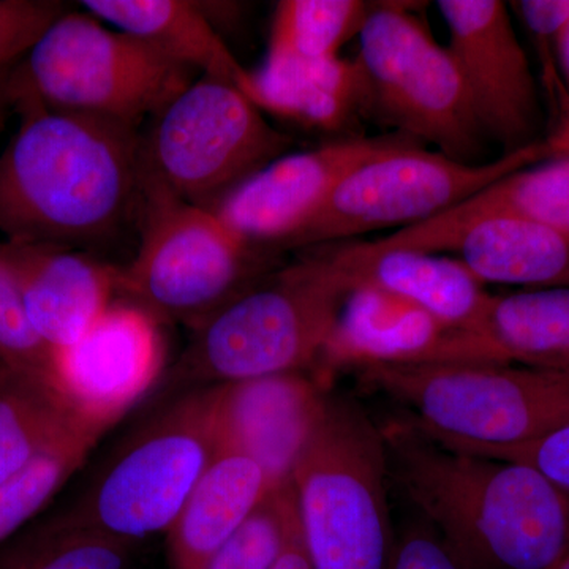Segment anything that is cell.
<instances>
[{
  "instance_id": "9c48e42d",
  "label": "cell",
  "mask_w": 569,
  "mask_h": 569,
  "mask_svg": "<svg viewBox=\"0 0 569 569\" xmlns=\"http://www.w3.org/2000/svg\"><path fill=\"white\" fill-rule=\"evenodd\" d=\"M291 144L238 86L201 74L153 116L142 137V178L212 211Z\"/></svg>"
},
{
  "instance_id": "ab89813d",
  "label": "cell",
  "mask_w": 569,
  "mask_h": 569,
  "mask_svg": "<svg viewBox=\"0 0 569 569\" xmlns=\"http://www.w3.org/2000/svg\"><path fill=\"white\" fill-rule=\"evenodd\" d=\"M549 569H569V553H567L563 559L557 561L556 565H552Z\"/></svg>"
},
{
  "instance_id": "8d00e7d4",
  "label": "cell",
  "mask_w": 569,
  "mask_h": 569,
  "mask_svg": "<svg viewBox=\"0 0 569 569\" xmlns=\"http://www.w3.org/2000/svg\"><path fill=\"white\" fill-rule=\"evenodd\" d=\"M274 569H312L307 560L305 546H302L301 531L296 535L293 541L284 550L282 559L279 560Z\"/></svg>"
},
{
  "instance_id": "1f68e13d",
  "label": "cell",
  "mask_w": 569,
  "mask_h": 569,
  "mask_svg": "<svg viewBox=\"0 0 569 569\" xmlns=\"http://www.w3.org/2000/svg\"><path fill=\"white\" fill-rule=\"evenodd\" d=\"M447 447V445H445ZM471 455L523 463L569 492V425L549 436L515 447H448Z\"/></svg>"
},
{
  "instance_id": "83f0119b",
  "label": "cell",
  "mask_w": 569,
  "mask_h": 569,
  "mask_svg": "<svg viewBox=\"0 0 569 569\" xmlns=\"http://www.w3.org/2000/svg\"><path fill=\"white\" fill-rule=\"evenodd\" d=\"M102 437L89 427H78L0 485V545L37 519Z\"/></svg>"
},
{
  "instance_id": "4316f807",
  "label": "cell",
  "mask_w": 569,
  "mask_h": 569,
  "mask_svg": "<svg viewBox=\"0 0 569 569\" xmlns=\"http://www.w3.org/2000/svg\"><path fill=\"white\" fill-rule=\"evenodd\" d=\"M372 3L365 0H282L272 17L266 58L325 61L339 58L359 36Z\"/></svg>"
},
{
  "instance_id": "ac0fdd59",
  "label": "cell",
  "mask_w": 569,
  "mask_h": 569,
  "mask_svg": "<svg viewBox=\"0 0 569 569\" xmlns=\"http://www.w3.org/2000/svg\"><path fill=\"white\" fill-rule=\"evenodd\" d=\"M351 290L377 288L406 299L447 329L473 323L490 293L459 258L408 249H378L367 242L328 250Z\"/></svg>"
},
{
  "instance_id": "cb8c5ba5",
  "label": "cell",
  "mask_w": 569,
  "mask_h": 569,
  "mask_svg": "<svg viewBox=\"0 0 569 569\" xmlns=\"http://www.w3.org/2000/svg\"><path fill=\"white\" fill-rule=\"evenodd\" d=\"M455 252L485 284L569 288V236L545 224L490 217L468 228Z\"/></svg>"
},
{
  "instance_id": "f546056e",
  "label": "cell",
  "mask_w": 569,
  "mask_h": 569,
  "mask_svg": "<svg viewBox=\"0 0 569 569\" xmlns=\"http://www.w3.org/2000/svg\"><path fill=\"white\" fill-rule=\"evenodd\" d=\"M52 351L33 331L17 276L0 250V362L51 381Z\"/></svg>"
},
{
  "instance_id": "7c38bea8",
  "label": "cell",
  "mask_w": 569,
  "mask_h": 569,
  "mask_svg": "<svg viewBox=\"0 0 569 569\" xmlns=\"http://www.w3.org/2000/svg\"><path fill=\"white\" fill-rule=\"evenodd\" d=\"M160 323L134 302H114L77 342L52 351V387L82 425L104 436L159 383Z\"/></svg>"
},
{
  "instance_id": "7a4b0ae2",
  "label": "cell",
  "mask_w": 569,
  "mask_h": 569,
  "mask_svg": "<svg viewBox=\"0 0 569 569\" xmlns=\"http://www.w3.org/2000/svg\"><path fill=\"white\" fill-rule=\"evenodd\" d=\"M10 104L21 126L0 153V231L7 241L71 247L110 238L138 209L142 137L126 123Z\"/></svg>"
},
{
  "instance_id": "603a6c76",
  "label": "cell",
  "mask_w": 569,
  "mask_h": 569,
  "mask_svg": "<svg viewBox=\"0 0 569 569\" xmlns=\"http://www.w3.org/2000/svg\"><path fill=\"white\" fill-rule=\"evenodd\" d=\"M97 20L137 37L200 71L241 88L247 69L213 31L200 6L186 0H84Z\"/></svg>"
},
{
  "instance_id": "f35d334b",
  "label": "cell",
  "mask_w": 569,
  "mask_h": 569,
  "mask_svg": "<svg viewBox=\"0 0 569 569\" xmlns=\"http://www.w3.org/2000/svg\"><path fill=\"white\" fill-rule=\"evenodd\" d=\"M9 99H7L3 81H0V133H2L3 123H6V111L9 108Z\"/></svg>"
},
{
  "instance_id": "8992f818",
  "label": "cell",
  "mask_w": 569,
  "mask_h": 569,
  "mask_svg": "<svg viewBox=\"0 0 569 569\" xmlns=\"http://www.w3.org/2000/svg\"><path fill=\"white\" fill-rule=\"evenodd\" d=\"M361 376L447 447H515L569 425V376L560 370L427 362L366 367Z\"/></svg>"
},
{
  "instance_id": "d6986e66",
  "label": "cell",
  "mask_w": 569,
  "mask_h": 569,
  "mask_svg": "<svg viewBox=\"0 0 569 569\" xmlns=\"http://www.w3.org/2000/svg\"><path fill=\"white\" fill-rule=\"evenodd\" d=\"M490 217H518L569 236V157H552L505 176L447 212L370 244L448 252L468 228Z\"/></svg>"
},
{
  "instance_id": "30bf717a",
  "label": "cell",
  "mask_w": 569,
  "mask_h": 569,
  "mask_svg": "<svg viewBox=\"0 0 569 569\" xmlns=\"http://www.w3.org/2000/svg\"><path fill=\"white\" fill-rule=\"evenodd\" d=\"M358 37L370 116L451 159L479 163L486 134L458 63L410 3H372Z\"/></svg>"
},
{
  "instance_id": "2e32d148",
  "label": "cell",
  "mask_w": 569,
  "mask_h": 569,
  "mask_svg": "<svg viewBox=\"0 0 569 569\" xmlns=\"http://www.w3.org/2000/svg\"><path fill=\"white\" fill-rule=\"evenodd\" d=\"M33 331L51 351L69 347L107 312L119 293V268L71 247L0 242Z\"/></svg>"
},
{
  "instance_id": "5bb4252c",
  "label": "cell",
  "mask_w": 569,
  "mask_h": 569,
  "mask_svg": "<svg viewBox=\"0 0 569 569\" xmlns=\"http://www.w3.org/2000/svg\"><path fill=\"white\" fill-rule=\"evenodd\" d=\"M411 144L421 142L400 133L355 134L312 151L284 153L239 183L212 211L247 244L282 247L351 171Z\"/></svg>"
},
{
  "instance_id": "6da1fadb",
  "label": "cell",
  "mask_w": 569,
  "mask_h": 569,
  "mask_svg": "<svg viewBox=\"0 0 569 569\" xmlns=\"http://www.w3.org/2000/svg\"><path fill=\"white\" fill-rule=\"evenodd\" d=\"M381 429L391 479L471 569H549L569 553V492L535 468L445 447L411 418Z\"/></svg>"
},
{
  "instance_id": "d6a6232c",
  "label": "cell",
  "mask_w": 569,
  "mask_h": 569,
  "mask_svg": "<svg viewBox=\"0 0 569 569\" xmlns=\"http://www.w3.org/2000/svg\"><path fill=\"white\" fill-rule=\"evenodd\" d=\"M389 569H471L426 520L408 523L396 538Z\"/></svg>"
},
{
  "instance_id": "484cf974",
  "label": "cell",
  "mask_w": 569,
  "mask_h": 569,
  "mask_svg": "<svg viewBox=\"0 0 569 569\" xmlns=\"http://www.w3.org/2000/svg\"><path fill=\"white\" fill-rule=\"evenodd\" d=\"M134 549L82 529L58 511L2 542L0 569H130Z\"/></svg>"
},
{
  "instance_id": "44dd1931",
  "label": "cell",
  "mask_w": 569,
  "mask_h": 569,
  "mask_svg": "<svg viewBox=\"0 0 569 569\" xmlns=\"http://www.w3.org/2000/svg\"><path fill=\"white\" fill-rule=\"evenodd\" d=\"M448 329L406 299L377 288L348 293L318 369L426 365Z\"/></svg>"
},
{
  "instance_id": "9a60e30c",
  "label": "cell",
  "mask_w": 569,
  "mask_h": 569,
  "mask_svg": "<svg viewBox=\"0 0 569 569\" xmlns=\"http://www.w3.org/2000/svg\"><path fill=\"white\" fill-rule=\"evenodd\" d=\"M211 388L217 447L252 459L274 488L290 485L328 402L320 380L291 372Z\"/></svg>"
},
{
  "instance_id": "277c9868",
  "label": "cell",
  "mask_w": 569,
  "mask_h": 569,
  "mask_svg": "<svg viewBox=\"0 0 569 569\" xmlns=\"http://www.w3.org/2000/svg\"><path fill=\"white\" fill-rule=\"evenodd\" d=\"M389 479L381 426L355 400L329 395L291 477L310 568L389 569Z\"/></svg>"
},
{
  "instance_id": "ba28073f",
  "label": "cell",
  "mask_w": 569,
  "mask_h": 569,
  "mask_svg": "<svg viewBox=\"0 0 569 569\" xmlns=\"http://www.w3.org/2000/svg\"><path fill=\"white\" fill-rule=\"evenodd\" d=\"M141 241L119 268V293L160 321L190 329L272 271L211 209L189 204L142 178Z\"/></svg>"
},
{
  "instance_id": "ffe728a7",
  "label": "cell",
  "mask_w": 569,
  "mask_h": 569,
  "mask_svg": "<svg viewBox=\"0 0 569 569\" xmlns=\"http://www.w3.org/2000/svg\"><path fill=\"white\" fill-rule=\"evenodd\" d=\"M239 89L261 111L318 132H348L370 116L369 84L358 58H266L257 70H247Z\"/></svg>"
},
{
  "instance_id": "52a82bcc",
  "label": "cell",
  "mask_w": 569,
  "mask_h": 569,
  "mask_svg": "<svg viewBox=\"0 0 569 569\" xmlns=\"http://www.w3.org/2000/svg\"><path fill=\"white\" fill-rule=\"evenodd\" d=\"M217 451L212 388L179 392L123 441L63 515L130 545L167 535Z\"/></svg>"
},
{
  "instance_id": "e575fe53",
  "label": "cell",
  "mask_w": 569,
  "mask_h": 569,
  "mask_svg": "<svg viewBox=\"0 0 569 569\" xmlns=\"http://www.w3.org/2000/svg\"><path fill=\"white\" fill-rule=\"evenodd\" d=\"M556 102L559 107V121H557L553 132L545 140L550 159L552 157H569V99L559 93L556 96Z\"/></svg>"
},
{
  "instance_id": "d4e9b609",
  "label": "cell",
  "mask_w": 569,
  "mask_h": 569,
  "mask_svg": "<svg viewBox=\"0 0 569 569\" xmlns=\"http://www.w3.org/2000/svg\"><path fill=\"white\" fill-rule=\"evenodd\" d=\"M78 427L50 380L0 362V485Z\"/></svg>"
},
{
  "instance_id": "d590c367",
  "label": "cell",
  "mask_w": 569,
  "mask_h": 569,
  "mask_svg": "<svg viewBox=\"0 0 569 569\" xmlns=\"http://www.w3.org/2000/svg\"><path fill=\"white\" fill-rule=\"evenodd\" d=\"M553 50H556V61L559 63V73H557L559 74V86L553 93L556 96L561 93L569 99V20L553 40Z\"/></svg>"
},
{
  "instance_id": "5b68a950",
  "label": "cell",
  "mask_w": 569,
  "mask_h": 569,
  "mask_svg": "<svg viewBox=\"0 0 569 569\" xmlns=\"http://www.w3.org/2000/svg\"><path fill=\"white\" fill-rule=\"evenodd\" d=\"M197 70L91 13L66 10L3 81L7 99L140 129L194 81Z\"/></svg>"
},
{
  "instance_id": "7402d4cb",
  "label": "cell",
  "mask_w": 569,
  "mask_h": 569,
  "mask_svg": "<svg viewBox=\"0 0 569 569\" xmlns=\"http://www.w3.org/2000/svg\"><path fill=\"white\" fill-rule=\"evenodd\" d=\"M274 488L252 459L219 448L167 531L171 569H206Z\"/></svg>"
},
{
  "instance_id": "e0dca14e",
  "label": "cell",
  "mask_w": 569,
  "mask_h": 569,
  "mask_svg": "<svg viewBox=\"0 0 569 569\" xmlns=\"http://www.w3.org/2000/svg\"><path fill=\"white\" fill-rule=\"evenodd\" d=\"M569 355V288L490 295L473 323L448 329L433 362L537 367Z\"/></svg>"
},
{
  "instance_id": "74e56055",
  "label": "cell",
  "mask_w": 569,
  "mask_h": 569,
  "mask_svg": "<svg viewBox=\"0 0 569 569\" xmlns=\"http://www.w3.org/2000/svg\"><path fill=\"white\" fill-rule=\"evenodd\" d=\"M537 367H542V369L560 370V372L568 373L569 376V355L549 359V361L541 362V365Z\"/></svg>"
},
{
  "instance_id": "3957f363",
  "label": "cell",
  "mask_w": 569,
  "mask_h": 569,
  "mask_svg": "<svg viewBox=\"0 0 569 569\" xmlns=\"http://www.w3.org/2000/svg\"><path fill=\"white\" fill-rule=\"evenodd\" d=\"M351 284L329 252L272 269L193 329L170 395L318 369Z\"/></svg>"
},
{
  "instance_id": "8fae6325",
  "label": "cell",
  "mask_w": 569,
  "mask_h": 569,
  "mask_svg": "<svg viewBox=\"0 0 569 569\" xmlns=\"http://www.w3.org/2000/svg\"><path fill=\"white\" fill-rule=\"evenodd\" d=\"M548 159L545 140L482 163L459 162L419 144L406 146L351 171L282 247H318L385 228L403 230L447 212L505 176Z\"/></svg>"
},
{
  "instance_id": "4dcf8cb0",
  "label": "cell",
  "mask_w": 569,
  "mask_h": 569,
  "mask_svg": "<svg viewBox=\"0 0 569 569\" xmlns=\"http://www.w3.org/2000/svg\"><path fill=\"white\" fill-rule=\"evenodd\" d=\"M66 10L52 0H0V70L31 50Z\"/></svg>"
},
{
  "instance_id": "4fadbf2b",
  "label": "cell",
  "mask_w": 569,
  "mask_h": 569,
  "mask_svg": "<svg viewBox=\"0 0 569 569\" xmlns=\"http://www.w3.org/2000/svg\"><path fill=\"white\" fill-rule=\"evenodd\" d=\"M437 9L486 138L503 146L505 153L538 142L542 121L537 80L507 3L438 0Z\"/></svg>"
},
{
  "instance_id": "836d02e7",
  "label": "cell",
  "mask_w": 569,
  "mask_h": 569,
  "mask_svg": "<svg viewBox=\"0 0 569 569\" xmlns=\"http://www.w3.org/2000/svg\"><path fill=\"white\" fill-rule=\"evenodd\" d=\"M529 31L539 43H552L569 20V0H522L515 2Z\"/></svg>"
},
{
  "instance_id": "f1b7e54d",
  "label": "cell",
  "mask_w": 569,
  "mask_h": 569,
  "mask_svg": "<svg viewBox=\"0 0 569 569\" xmlns=\"http://www.w3.org/2000/svg\"><path fill=\"white\" fill-rule=\"evenodd\" d=\"M298 533L291 482L277 486L217 550L206 569H274Z\"/></svg>"
}]
</instances>
